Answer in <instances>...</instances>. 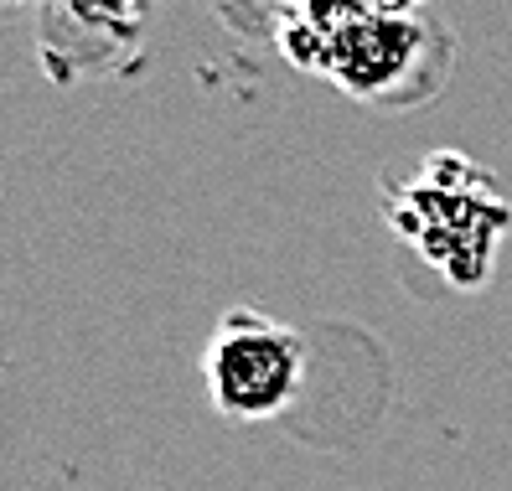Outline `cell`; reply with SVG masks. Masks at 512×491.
<instances>
[{
  "label": "cell",
  "instance_id": "277c9868",
  "mask_svg": "<svg viewBox=\"0 0 512 491\" xmlns=\"http://www.w3.org/2000/svg\"><path fill=\"white\" fill-rule=\"evenodd\" d=\"M368 11H383V16H414L425 0H363Z\"/></svg>",
  "mask_w": 512,
  "mask_h": 491
},
{
  "label": "cell",
  "instance_id": "7a4b0ae2",
  "mask_svg": "<svg viewBox=\"0 0 512 491\" xmlns=\"http://www.w3.org/2000/svg\"><path fill=\"white\" fill-rule=\"evenodd\" d=\"M419 47H425V26L414 16H383L363 0H347L326 42L321 78H331L352 99H383L414 68Z\"/></svg>",
  "mask_w": 512,
  "mask_h": 491
},
{
  "label": "cell",
  "instance_id": "5b68a950",
  "mask_svg": "<svg viewBox=\"0 0 512 491\" xmlns=\"http://www.w3.org/2000/svg\"><path fill=\"white\" fill-rule=\"evenodd\" d=\"M0 6H26V0H0Z\"/></svg>",
  "mask_w": 512,
  "mask_h": 491
},
{
  "label": "cell",
  "instance_id": "6da1fadb",
  "mask_svg": "<svg viewBox=\"0 0 512 491\" xmlns=\"http://www.w3.org/2000/svg\"><path fill=\"white\" fill-rule=\"evenodd\" d=\"M202 378L218 414L238 424L280 419L306 378V342L264 311H228L207 336Z\"/></svg>",
  "mask_w": 512,
  "mask_h": 491
},
{
  "label": "cell",
  "instance_id": "3957f363",
  "mask_svg": "<svg viewBox=\"0 0 512 491\" xmlns=\"http://www.w3.org/2000/svg\"><path fill=\"white\" fill-rule=\"evenodd\" d=\"M156 0H47L42 26H78L104 42H135Z\"/></svg>",
  "mask_w": 512,
  "mask_h": 491
}]
</instances>
